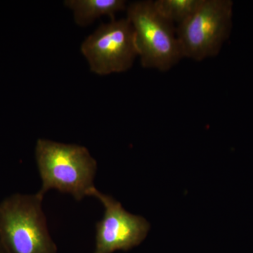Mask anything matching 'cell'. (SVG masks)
Segmentation results:
<instances>
[{
	"mask_svg": "<svg viewBox=\"0 0 253 253\" xmlns=\"http://www.w3.org/2000/svg\"><path fill=\"white\" fill-rule=\"evenodd\" d=\"M36 158L42 179L40 194L44 196L56 189L72 195L78 201L90 196L97 163L86 147L39 139Z\"/></svg>",
	"mask_w": 253,
	"mask_h": 253,
	"instance_id": "cell-1",
	"label": "cell"
},
{
	"mask_svg": "<svg viewBox=\"0 0 253 253\" xmlns=\"http://www.w3.org/2000/svg\"><path fill=\"white\" fill-rule=\"evenodd\" d=\"M43 197L11 195L0 203V244L7 253H56L42 211Z\"/></svg>",
	"mask_w": 253,
	"mask_h": 253,
	"instance_id": "cell-2",
	"label": "cell"
},
{
	"mask_svg": "<svg viewBox=\"0 0 253 253\" xmlns=\"http://www.w3.org/2000/svg\"><path fill=\"white\" fill-rule=\"evenodd\" d=\"M126 18L134 30L143 67L168 71L184 58L176 27L158 14L153 1L131 3L126 9Z\"/></svg>",
	"mask_w": 253,
	"mask_h": 253,
	"instance_id": "cell-3",
	"label": "cell"
},
{
	"mask_svg": "<svg viewBox=\"0 0 253 253\" xmlns=\"http://www.w3.org/2000/svg\"><path fill=\"white\" fill-rule=\"evenodd\" d=\"M232 16L231 0H202L176 27L183 57L200 61L217 56L230 34Z\"/></svg>",
	"mask_w": 253,
	"mask_h": 253,
	"instance_id": "cell-4",
	"label": "cell"
},
{
	"mask_svg": "<svg viewBox=\"0 0 253 253\" xmlns=\"http://www.w3.org/2000/svg\"><path fill=\"white\" fill-rule=\"evenodd\" d=\"M81 51L99 76L127 71L138 56L130 22L126 18L103 23L83 42Z\"/></svg>",
	"mask_w": 253,
	"mask_h": 253,
	"instance_id": "cell-5",
	"label": "cell"
},
{
	"mask_svg": "<svg viewBox=\"0 0 253 253\" xmlns=\"http://www.w3.org/2000/svg\"><path fill=\"white\" fill-rule=\"evenodd\" d=\"M94 196L104 205V217L96 224V248L93 253H113L127 251L139 246L147 236L150 224L144 217L126 211L121 203L96 187Z\"/></svg>",
	"mask_w": 253,
	"mask_h": 253,
	"instance_id": "cell-6",
	"label": "cell"
},
{
	"mask_svg": "<svg viewBox=\"0 0 253 253\" xmlns=\"http://www.w3.org/2000/svg\"><path fill=\"white\" fill-rule=\"evenodd\" d=\"M64 4L72 10L75 22L85 27L103 16L115 19V14L126 9L124 0H67Z\"/></svg>",
	"mask_w": 253,
	"mask_h": 253,
	"instance_id": "cell-7",
	"label": "cell"
},
{
	"mask_svg": "<svg viewBox=\"0 0 253 253\" xmlns=\"http://www.w3.org/2000/svg\"><path fill=\"white\" fill-rule=\"evenodd\" d=\"M202 0H156L155 9L165 19L177 25L184 22L197 9Z\"/></svg>",
	"mask_w": 253,
	"mask_h": 253,
	"instance_id": "cell-8",
	"label": "cell"
},
{
	"mask_svg": "<svg viewBox=\"0 0 253 253\" xmlns=\"http://www.w3.org/2000/svg\"><path fill=\"white\" fill-rule=\"evenodd\" d=\"M0 253H7L5 251L4 248L1 246V244H0Z\"/></svg>",
	"mask_w": 253,
	"mask_h": 253,
	"instance_id": "cell-9",
	"label": "cell"
}]
</instances>
